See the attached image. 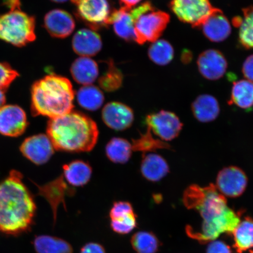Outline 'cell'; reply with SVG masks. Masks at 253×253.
<instances>
[{"label": "cell", "mask_w": 253, "mask_h": 253, "mask_svg": "<svg viewBox=\"0 0 253 253\" xmlns=\"http://www.w3.org/2000/svg\"><path fill=\"white\" fill-rule=\"evenodd\" d=\"M36 21L33 17L18 8L0 16V40L21 47L36 40Z\"/></svg>", "instance_id": "obj_5"}, {"label": "cell", "mask_w": 253, "mask_h": 253, "mask_svg": "<svg viewBox=\"0 0 253 253\" xmlns=\"http://www.w3.org/2000/svg\"><path fill=\"white\" fill-rule=\"evenodd\" d=\"M137 214L135 213L115 220H111V228L119 235H126L137 226Z\"/></svg>", "instance_id": "obj_34"}, {"label": "cell", "mask_w": 253, "mask_h": 253, "mask_svg": "<svg viewBox=\"0 0 253 253\" xmlns=\"http://www.w3.org/2000/svg\"><path fill=\"white\" fill-rule=\"evenodd\" d=\"M5 91L0 88V107L4 106L5 102Z\"/></svg>", "instance_id": "obj_41"}, {"label": "cell", "mask_w": 253, "mask_h": 253, "mask_svg": "<svg viewBox=\"0 0 253 253\" xmlns=\"http://www.w3.org/2000/svg\"><path fill=\"white\" fill-rule=\"evenodd\" d=\"M132 148L133 151H141L143 153L156 151L158 149H170L169 145L166 142L153 137L149 128L145 134L132 141Z\"/></svg>", "instance_id": "obj_32"}, {"label": "cell", "mask_w": 253, "mask_h": 253, "mask_svg": "<svg viewBox=\"0 0 253 253\" xmlns=\"http://www.w3.org/2000/svg\"><path fill=\"white\" fill-rule=\"evenodd\" d=\"M72 47L79 55L93 56L100 51L102 41L99 35L93 30L82 29L73 37Z\"/></svg>", "instance_id": "obj_19"}, {"label": "cell", "mask_w": 253, "mask_h": 253, "mask_svg": "<svg viewBox=\"0 0 253 253\" xmlns=\"http://www.w3.org/2000/svg\"><path fill=\"white\" fill-rule=\"evenodd\" d=\"M142 0H119L120 4L123 5L122 7L128 8H132L138 5Z\"/></svg>", "instance_id": "obj_40"}, {"label": "cell", "mask_w": 253, "mask_h": 253, "mask_svg": "<svg viewBox=\"0 0 253 253\" xmlns=\"http://www.w3.org/2000/svg\"><path fill=\"white\" fill-rule=\"evenodd\" d=\"M52 142L47 135L31 136L24 140L20 147L23 156L36 165H42L54 154Z\"/></svg>", "instance_id": "obj_12"}, {"label": "cell", "mask_w": 253, "mask_h": 253, "mask_svg": "<svg viewBox=\"0 0 253 253\" xmlns=\"http://www.w3.org/2000/svg\"><path fill=\"white\" fill-rule=\"evenodd\" d=\"M155 9L149 1L144 2L132 8L122 7L114 9L106 21V27L113 25L114 31L119 37L126 41H134V26L142 14Z\"/></svg>", "instance_id": "obj_6"}, {"label": "cell", "mask_w": 253, "mask_h": 253, "mask_svg": "<svg viewBox=\"0 0 253 253\" xmlns=\"http://www.w3.org/2000/svg\"><path fill=\"white\" fill-rule=\"evenodd\" d=\"M77 97L79 105L89 111L100 109L104 101L102 91L91 84L82 87L77 92Z\"/></svg>", "instance_id": "obj_29"}, {"label": "cell", "mask_w": 253, "mask_h": 253, "mask_svg": "<svg viewBox=\"0 0 253 253\" xmlns=\"http://www.w3.org/2000/svg\"><path fill=\"white\" fill-rule=\"evenodd\" d=\"M250 253H253V251H251V252H250Z\"/></svg>", "instance_id": "obj_43"}, {"label": "cell", "mask_w": 253, "mask_h": 253, "mask_svg": "<svg viewBox=\"0 0 253 253\" xmlns=\"http://www.w3.org/2000/svg\"><path fill=\"white\" fill-rule=\"evenodd\" d=\"M28 123L24 110L16 105L0 107V134L8 137L23 134Z\"/></svg>", "instance_id": "obj_13"}, {"label": "cell", "mask_w": 253, "mask_h": 253, "mask_svg": "<svg viewBox=\"0 0 253 253\" xmlns=\"http://www.w3.org/2000/svg\"><path fill=\"white\" fill-rule=\"evenodd\" d=\"M66 183L64 177L62 175L46 184L37 185L39 189V195L45 198L52 208L54 226L59 206L62 204L66 210L65 197H70L75 194V190L69 187Z\"/></svg>", "instance_id": "obj_14"}, {"label": "cell", "mask_w": 253, "mask_h": 253, "mask_svg": "<svg viewBox=\"0 0 253 253\" xmlns=\"http://www.w3.org/2000/svg\"><path fill=\"white\" fill-rule=\"evenodd\" d=\"M33 246L37 253H73L70 243L59 237L49 235L35 237Z\"/></svg>", "instance_id": "obj_24"}, {"label": "cell", "mask_w": 253, "mask_h": 253, "mask_svg": "<svg viewBox=\"0 0 253 253\" xmlns=\"http://www.w3.org/2000/svg\"><path fill=\"white\" fill-rule=\"evenodd\" d=\"M44 26L52 37L65 39L74 31L76 25L74 18L68 12L55 9L45 15Z\"/></svg>", "instance_id": "obj_18"}, {"label": "cell", "mask_w": 253, "mask_h": 253, "mask_svg": "<svg viewBox=\"0 0 253 253\" xmlns=\"http://www.w3.org/2000/svg\"><path fill=\"white\" fill-rule=\"evenodd\" d=\"M242 71L245 78L253 83V55L246 59L243 63Z\"/></svg>", "instance_id": "obj_38"}, {"label": "cell", "mask_w": 253, "mask_h": 253, "mask_svg": "<svg viewBox=\"0 0 253 253\" xmlns=\"http://www.w3.org/2000/svg\"><path fill=\"white\" fill-rule=\"evenodd\" d=\"M169 7L183 23L199 28L214 7L210 0H171Z\"/></svg>", "instance_id": "obj_8"}, {"label": "cell", "mask_w": 253, "mask_h": 253, "mask_svg": "<svg viewBox=\"0 0 253 253\" xmlns=\"http://www.w3.org/2000/svg\"><path fill=\"white\" fill-rule=\"evenodd\" d=\"M18 74L10 66L5 63L0 62V88L5 91L7 89Z\"/></svg>", "instance_id": "obj_35"}, {"label": "cell", "mask_w": 253, "mask_h": 253, "mask_svg": "<svg viewBox=\"0 0 253 253\" xmlns=\"http://www.w3.org/2000/svg\"><path fill=\"white\" fill-rule=\"evenodd\" d=\"M170 21L166 12L153 9L145 12L137 19L134 26V41L140 45L158 40Z\"/></svg>", "instance_id": "obj_7"}, {"label": "cell", "mask_w": 253, "mask_h": 253, "mask_svg": "<svg viewBox=\"0 0 253 253\" xmlns=\"http://www.w3.org/2000/svg\"><path fill=\"white\" fill-rule=\"evenodd\" d=\"M36 211V204L23 182V175L11 170L0 182V232L17 236L29 232Z\"/></svg>", "instance_id": "obj_2"}, {"label": "cell", "mask_w": 253, "mask_h": 253, "mask_svg": "<svg viewBox=\"0 0 253 253\" xmlns=\"http://www.w3.org/2000/svg\"><path fill=\"white\" fill-rule=\"evenodd\" d=\"M233 248L237 253H242L253 248V219L246 217L240 221L233 231Z\"/></svg>", "instance_id": "obj_25"}, {"label": "cell", "mask_w": 253, "mask_h": 253, "mask_svg": "<svg viewBox=\"0 0 253 253\" xmlns=\"http://www.w3.org/2000/svg\"><path fill=\"white\" fill-rule=\"evenodd\" d=\"M75 92L68 79L47 75L34 83L31 88V113L50 119L70 113L74 109Z\"/></svg>", "instance_id": "obj_4"}, {"label": "cell", "mask_w": 253, "mask_h": 253, "mask_svg": "<svg viewBox=\"0 0 253 253\" xmlns=\"http://www.w3.org/2000/svg\"><path fill=\"white\" fill-rule=\"evenodd\" d=\"M100 86L103 90L112 92L121 87L123 75L112 61H110L109 68L106 74L99 79Z\"/></svg>", "instance_id": "obj_33"}, {"label": "cell", "mask_w": 253, "mask_h": 253, "mask_svg": "<svg viewBox=\"0 0 253 253\" xmlns=\"http://www.w3.org/2000/svg\"><path fill=\"white\" fill-rule=\"evenodd\" d=\"M77 6L79 17L91 28L106 27L111 14L108 0H71Z\"/></svg>", "instance_id": "obj_10"}, {"label": "cell", "mask_w": 253, "mask_h": 253, "mask_svg": "<svg viewBox=\"0 0 253 253\" xmlns=\"http://www.w3.org/2000/svg\"><path fill=\"white\" fill-rule=\"evenodd\" d=\"M145 123L151 131L162 141H171L178 137L183 125L175 113L161 110L147 116Z\"/></svg>", "instance_id": "obj_9"}, {"label": "cell", "mask_w": 253, "mask_h": 253, "mask_svg": "<svg viewBox=\"0 0 253 253\" xmlns=\"http://www.w3.org/2000/svg\"><path fill=\"white\" fill-rule=\"evenodd\" d=\"M230 103L249 110L253 106V83L248 80L235 82L231 94Z\"/></svg>", "instance_id": "obj_27"}, {"label": "cell", "mask_w": 253, "mask_h": 253, "mask_svg": "<svg viewBox=\"0 0 253 253\" xmlns=\"http://www.w3.org/2000/svg\"><path fill=\"white\" fill-rule=\"evenodd\" d=\"M244 17L233 20V24L239 28V42L246 49H253V7L243 10Z\"/></svg>", "instance_id": "obj_28"}, {"label": "cell", "mask_w": 253, "mask_h": 253, "mask_svg": "<svg viewBox=\"0 0 253 253\" xmlns=\"http://www.w3.org/2000/svg\"><path fill=\"white\" fill-rule=\"evenodd\" d=\"M183 202L188 210L198 211L203 220L198 230L186 227L188 236L202 244L212 242L224 233L232 235L241 221V211L230 208L226 197L212 183L205 187L189 186L183 193Z\"/></svg>", "instance_id": "obj_1"}, {"label": "cell", "mask_w": 253, "mask_h": 253, "mask_svg": "<svg viewBox=\"0 0 253 253\" xmlns=\"http://www.w3.org/2000/svg\"><path fill=\"white\" fill-rule=\"evenodd\" d=\"M133 213V207L129 202L119 201L113 204L110 211V217L111 220H115Z\"/></svg>", "instance_id": "obj_36"}, {"label": "cell", "mask_w": 253, "mask_h": 253, "mask_svg": "<svg viewBox=\"0 0 253 253\" xmlns=\"http://www.w3.org/2000/svg\"><path fill=\"white\" fill-rule=\"evenodd\" d=\"M201 28L205 37L211 42H220L228 38L232 28L221 9L214 8L211 13L201 24Z\"/></svg>", "instance_id": "obj_16"}, {"label": "cell", "mask_w": 253, "mask_h": 253, "mask_svg": "<svg viewBox=\"0 0 253 253\" xmlns=\"http://www.w3.org/2000/svg\"><path fill=\"white\" fill-rule=\"evenodd\" d=\"M207 253H232V252L226 243L219 240H213L208 245Z\"/></svg>", "instance_id": "obj_37"}, {"label": "cell", "mask_w": 253, "mask_h": 253, "mask_svg": "<svg viewBox=\"0 0 253 253\" xmlns=\"http://www.w3.org/2000/svg\"><path fill=\"white\" fill-rule=\"evenodd\" d=\"M80 253H106L102 245L96 243H88L83 246Z\"/></svg>", "instance_id": "obj_39"}, {"label": "cell", "mask_w": 253, "mask_h": 253, "mask_svg": "<svg viewBox=\"0 0 253 253\" xmlns=\"http://www.w3.org/2000/svg\"><path fill=\"white\" fill-rule=\"evenodd\" d=\"M46 133L55 150L82 153L93 149L99 132L96 122L89 116L72 110L65 115L50 119Z\"/></svg>", "instance_id": "obj_3"}, {"label": "cell", "mask_w": 253, "mask_h": 253, "mask_svg": "<svg viewBox=\"0 0 253 253\" xmlns=\"http://www.w3.org/2000/svg\"><path fill=\"white\" fill-rule=\"evenodd\" d=\"M71 73L78 84L84 86L91 85L99 76L97 63L89 57L81 56L72 63Z\"/></svg>", "instance_id": "obj_20"}, {"label": "cell", "mask_w": 253, "mask_h": 253, "mask_svg": "<svg viewBox=\"0 0 253 253\" xmlns=\"http://www.w3.org/2000/svg\"><path fill=\"white\" fill-rule=\"evenodd\" d=\"M102 116L106 125L116 131L130 127L134 119V112L130 107L115 102L107 103L104 107Z\"/></svg>", "instance_id": "obj_15"}, {"label": "cell", "mask_w": 253, "mask_h": 253, "mask_svg": "<svg viewBox=\"0 0 253 253\" xmlns=\"http://www.w3.org/2000/svg\"><path fill=\"white\" fill-rule=\"evenodd\" d=\"M131 143L125 138L114 137L109 141L106 147L107 158L116 164L127 163L132 153Z\"/></svg>", "instance_id": "obj_26"}, {"label": "cell", "mask_w": 253, "mask_h": 253, "mask_svg": "<svg viewBox=\"0 0 253 253\" xmlns=\"http://www.w3.org/2000/svg\"><path fill=\"white\" fill-rule=\"evenodd\" d=\"M51 1L55 2H64L67 1L68 0H51Z\"/></svg>", "instance_id": "obj_42"}, {"label": "cell", "mask_w": 253, "mask_h": 253, "mask_svg": "<svg viewBox=\"0 0 253 253\" xmlns=\"http://www.w3.org/2000/svg\"><path fill=\"white\" fill-rule=\"evenodd\" d=\"M197 64L201 74L210 81H216L223 77L227 68L225 57L216 49L202 52L199 56Z\"/></svg>", "instance_id": "obj_17"}, {"label": "cell", "mask_w": 253, "mask_h": 253, "mask_svg": "<svg viewBox=\"0 0 253 253\" xmlns=\"http://www.w3.org/2000/svg\"><path fill=\"white\" fill-rule=\"evenodd\" d=\"M193 115L199 122H213L220 113L219 102L214 97L205 94L200 95L192 104Z\"/></svg>", "instance_id": "obj_21"}, {"label": "cell", "mask_w": 253, "mask_h": 253, "mask_svg": "<svg viewBox=\"0 0 253 253\" xmlns=\"http://www.w3.org/2000/svg\"><path fill=\"white\" fill-rule=\"evenodd\" d=\"M131 244L136 253H157L161 245L157 236L148 231H140L134 234Z\"/></svg>", "instance_id": "obj_30"}, {"label": "cell", "mask_w": 253, "mask_h": 253, "mask_svg": "<svg viewBox=\"0 0 253 253\" xmlns=\"http://www.w3.org/2000/svg\"><path fill=\"white\" fill-rule=\"evenodd\" d=\"M169 171V168L167 161L159 155L148 154L142 158L141 172L142 176L148 181H160Z\"/></svg>", "instance_id": "obj_22"}, {"label": "cell", "mask_w": 253, "mask_h": 253, "mask_svg": "<svg viewBox=\"0 0 253 253\" xmlns=\"http://www.w3.org/2000/svg\"><path fill=\"white\" fill-rule=\"evenodd\" d=\"M248 179L238 167L231 166L221 169L217 176L216 187L225 197L237 198L245 191Z\"/></svg>", "instance_id": "obj_11"}, {"label": "cell", "mask_w": 253, "mask_h": 253, "mask_svg": "<svg viewBox=\"0 0 253 253\" xmlns=\"http://www.w3.org/2000/svg\"><path fill=\"white\" fill-rule=\"evenodd\" d=\"M148 56L158 65L165 66L172 61L174 50L170 43L164 40H157L149 47Z\"/></svg>", "instance_id": "obj_31"}, {"label": "cell", "mask_w": 253, "mask_h": 253, "mask_svg": "<svg viewBox=\"0 0 253 253\" xmlns=\"http://www.w3.org/2000/svg\"><path fill=\"white\" fill-rule=\"evenodd\" d=\"M92 169L89 164L76 160L63 167V176L66 182L73 187L84 186L89 182Z\"/></svg>", "instance_id": "obj_23"}]
</instances>
